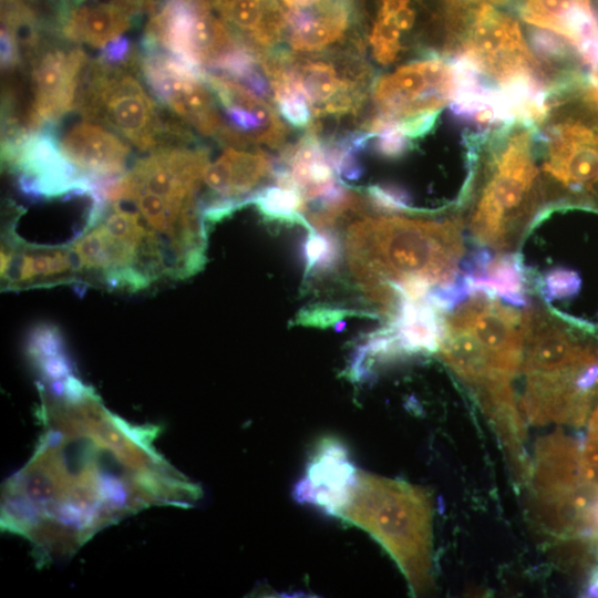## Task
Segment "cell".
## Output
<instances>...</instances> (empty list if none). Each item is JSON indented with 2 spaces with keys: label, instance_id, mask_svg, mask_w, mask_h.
<instances>
[{
  "label": "cell",
  "instance_id": "cell-13",
  "mask_svg": "<svg viewBox=\"0 0 598 598\" xmlns=\"http://www.w3.org/2000/svg\"><path fill=\"white\" fill-rule=\"evenodd\" d=\"M203 81L224 106L229 127L239 138L240 147L249 142L278 144L285 127L270 106L259 95L230 78L205 71Z\"/></svg>",
  "mask_w": 598,
  "mask_h": 598
},
{
  "label": "cell",
  "instance_id": "cell-14",
  "mask_svg": "<svg viewBox=\"0 0 598 598\" xmlns=\"http://www.w3.org/2000/svg\"><path fill=\"white\" fill-rule=\"evenodd\" d=\"M59 144L64 156L81 174L94 178L122 176L131 154V147L123 138L91 121L73 125Z\"/></svg>",
  "mask_w": 598,
  "mask_h": 598
},
{
  "label": "cell",
  "instance_id": "cell-5",
  "mask_svg": "<svg viewBox=\"0 0 598 598\" xmlns=\"http://www.w3.org/2000/svg\"><path fill=\"white\" fill-rule=\"evenodd\" d=\"M542 144L549 202L598 213V106L575 97L551 118Z\"/></svg>",
  "mask_w": 598,
  "mask_h": 598
},
{
  "label": "cell",
  "instance_id": "cell-15",
  "mask_svg": "<svg viewBox=\"0 0 598 598\" xmlns=\"http://www.w3.org/2000/svg\"><path fill=\"white\" fill-rule=\"evenodd\" d=\"M69 0L58 32L68 41L105 47L130 28L134 18L145 11V0H109L81 4Z\"/></svg>",
  "mask_w": 598,
  "mask_h": 598
},
{
  "label": "cell",
  "instance_id": "cell-26",
  "mask_svg": "<svg viewBox=\"0 0 598 598\" xmlns=\"http://www.w3.org/2000/svg\"><path fill=\"white\" fill-rule=\"evenodd\" d=\"M92 445L93 443L89 439H79L66 444L64 455L69 472L75 474L83 468L92 451Z\"/></svg>",
  "mask_w": 598,
  "mask_h": 598
},
{
  "label": "cell",
  "instance_id": "cell-25",
  "mask_svg": "<svg viewBox=\"0 0 598 598\" xmlns=\"http://www.w3.org/2000/svg\"><path fill=\"white\" fill-rule=\"evenodd\" d=\"M580 287V279L575 271L557 269L550 272L545 282V293L549 299L574 295Z\"/></svg>",
  "mask_w": 598,
  "mask_h": 598
},
{
  "label": "cell",
  "instance_id": "cell-18",
  "mask_svg": "<svg viewBox=\"0 0 598 598\" xmlns=\"http://www.w3.org/2000/svg\"><path fill=\"white\" fill-rule=\"evenodd\" d=\"M346 0H324L286 13L290 45L298 51L321 50L340 39L349 23Z\"/></svg>",
  "mask_w": 598,
  "mask_h": 598
},
{
  "label": "cell",
  "instance_id": "cell-24",
  "mask_svg": "<svg viewBox=\"0 0 598 598\" xmlns=\"http://www.w3.org/2000/svg\"><path fill=\"white\" fill-rule=\"evenodd\" d=\"M372 204L382 210H399L410 206L409 194L395 185H373L368 188Z\"/></svg>",
  "mask_w": 598,
  "mask_h": 598
},
{
  "label": "cell",
  "instance_id": "cell-33",
  "mask_svg": "<svg viewBox=\"0 0 598 598\" xmlns=\"http://www.w3.org/2000/svg\"><path fill=\"white\" fill-rule=\"evenodd\" d=\"M481 1L487 2V3H503L506 0H481Z\"/></svg>",
  "mask_w": 598,
  "mask_h": 598
},
{
  "label": "cell",
  "instance_id": "cell-23",
  "mask_svg": "<svg viewBox=\"0 0 598 598\" xmlns=\"http://www.w3.org/2000/svg\"><path fill=\"white\" fill-rule=\"evenodd\" d=\"M580 454L585 480L598 496V422L595 420H589V427Z\"/></svg>",
  "mask_w": 598,
  "mask_h": 598
},
{
  "label": "cell",
  "instance_id": "cell-28",
  "mask_svg": "<svg viewBox=\"0 0 598 598\" xmlns=\"http://www.w3.org/2000/svg\"><path fill=\"white\" fill-rule=\"evenodd\" d=\"M27 493L33 501H44L52 496L53 487L51 482L45 476L34 474L28 480Z\"/></svg>",
  "mask_w": 598,
  "mask_h": 598
},
{
  "label": "cell",
  "instance_id": "cell-30",
  "mask_svg": "<svg viewBox=\"0 0 598 598\" xmlns=\"http://www.w3.org/2000/svg\"><path fill=\"white\" fill-rule=\"evenodd\" d=\"M290 10L292 9H306L316 6L324 0H280Z\"/></svg>",
  "mask_w": 598,
  "mask_h": 598
},
{
  "label": "cell",
  "instance_id": "cell-31",
  "mask_svg": "<svg viewBox=\"0 0 598 598\" xmlns=\"http://www.w3.org/2000/svg\"><path fill=\"white\" fill-rule=\"evenodd\" d=\"M590 592L598 595V569H596L590 579Z\"/></svg>",
  "mask_w": 598,
  "mask_h": 598
},
{
  "label": "cell",
  "instance_id": "cell-19",
  "mask_svg": "<svg viewBox=\"0 0 598 598\" xmlns=\"http://www.w3.org/2000/svg\"><path fill=\"white\" fill-rule=\"evenodd\" d=\"M224 19L255 43L270 45L286 24V14L271 0H208Z\"/></svg>",
  "mask_w": 598,
  "mask_h": 598
},
{
  "label": "cell",
  "instance_id": "cell-4",
  "mask_svg": "<svg viewBox=\"0 0 598 598\" xmlns=\"http://www.w3.org/2000/svg\"><path fill=\"white\" fill-rule=\"evenodd\" d=\"M533 142L529 131L515 132L485 167L470 227L480 244L497 251L512 250L537 213L539 177Z\"/></svg>",
  "mask_w": 598,
  "mask_h": 598
},
{
  "label": "cell",
  "instance_id": "cell-21",
  "mask_svg": "<svg viewBox=\"0 0 598 598\" xmlns=\"http://www.w3.org/2000/svg\"><path fill=\"white\" fill-rule=\"evenodd\" d=\"M341 258L339 239L330 230L308 231L303 247L306 274L332 270Z\"/></svg>",
  "mask_w": 598,
  "mask_h": 598
},
{
  "label": "cell",
  "instance_id": "cell-11",
  "mask_svg": "<svg viewBox=\"0 0 598 598\" xmlns=\"http://www.w3.org/2000/svg\"><path fill=\"white\" fill-rule=\"evenodd\" d=\"M357 481L358 471L342 443L323 439L313 451L305 475L296 484L293 497L338 517L349 503Z\"/></svg>",
  "mask_w": 598,
  "mask_h": 598
},
{
  "label": "cell",
  "instance_id": "cell-9",
  "mask_svg": "<svg viewBox=\"0 0 598 598\" xmlns=\"http://www.w3.org/2000/svg\"><path fill=\"white\" fill-rule=\"evenodd\" d=\"M31 102L25 112V132L53 126L74 110L78 90L86 66L80 47L41 41L29 54Z\"/></svg>",
  "mask_w": 598,
  "mask_h": 598
},
{
  "label": "cell",
  "instance_id": "cell-1",
  "mask_svg": "<svg viewBox=\"0 0 598 598\" xmlns=\"http://www.w3.org/2000/svg\"><path fill=\"white\" fill-rule=\"evenodd\" d=\"M457 218L378 216L350 226L346 249L352 276L365 289L380 283L419 281L433 289L460 276L464 252Z\"/></svg>",
  "mask_w": 598,
  "mask_h": 598
},
{
  "label": "cell",
  "instance_id": "cell-20",
  "mask_svg": "<svg viewBox=\"0 0 598 598\" xmlns=\"http://www.w3.org/2000/svg\"><path fill=\"white\" fill-rule=\"evenodd\" d=\"M249 203L255 204L266 219L301 225L308 231L312 229L301 215L306 210V202L292 189L279 185L266 187L250 195Z\"/></svg>",
  "mask_w": 598,
  "mask_h": 598
},
{
  "label": "cell",
  "instance_id": "cell-10",
  "mask_svg": "<svg viewBox=\"0 0 598 598\" xmlns=\"http://www.w3.org/2000/svg\"><path fill=\"white\" fill-rule=\"evenodd\" d=\"M453 90L452 61L437 56L410 62L381 76L374 86L379 118L401 123L440 113L451 100Z\"/></svg>",
  "mask_w": 598,
  "mask_h": 598
},
{
  "label": "cell",
  "instance_id": "cell-27",
  "mask_svg": "<svg viewBox=\"0 0 598 598\" xmlns=\"http://www.w3.org/2000/svg\"><path fill=\"white\" fill-rule=\"evenodd\" d=\"M130 43L124 37L110 41L102 50L100 59L110 64H120L130 58Z\"/></svg>",
  "mask_w": 598,
  "mask_h": 598
},
{
  "label": "cell",
  "instance_id": "cell-16",
  "mask_svg": "<svg viewBox=\"0 0 598 598\" xmlns=\"http://www.w3.org/2000/svg\"><path fill=\"white\" fill-rule=\"evenodd\" d=\"M283 69L306 96L313 114H343L361 100L360 82L343 76L333 63L307 60Z\"/></svg>",
  "mask_w": 598,
  "mask_h": 598
},
{
  "label": "cell",
  "instance_id": "cell-12",
  "mask_svg": "<svg viewBox=\"0 0 598 598\" xmlns=\"http://www.w3.org/2000/svg\"><path fill=\"white\" fill-rule=\"evenodd\" d=\"M279 186L297 192L305 202L320 208L342 200L348 190L338 184L327 146L315 135H306L272 165Z\"/></svg>",
  "mask_w": 598,
  "mask_h": 598
},
{
  "label": "cell",
  "instance_id": "cell-6",
  "mask_svg": "<svg viewBox=\"0 0 598 598\" xmlns=\"http://www.w3.org/2000/svg\"><path fill=\"white\" fill-rule=\"evenodd\" d=\"M530 471L540 525L563 540L588 538L590 509L597 496L585 480L576 442L561 432L544 437Z\"/></svg>",
  "mask_w": 598,
  "mask_h": 598
},
{
  "label": "cell",
  "instance_id": "cell-34",
  "mask_svg": "<svg viewBox=\"0 0 598 598\" xmlns=\"http://www.w3.org/2000/svg\"><path fill=\"white\" fill-rule=\"evenodd\" d=\"M525 1H527V0H525Z\"/></svg>",
  "mask_w": 598,
  "mask_h": 598
},
{
  "label": "cell",
  "instance_id": "cell-8",
  "mask_svg": "<svg viewBox=\"0 0 598 598\" xmlns=\"http://www.w3.org/2000/svg\"><path fill=\"white\" fill-rule=\"evenodd\" d=\"M140 72L154 95L182 120L207 136L223 141L229 126L220 121L215 102L199 72L163 50L142 44L133 51Z\"/></svg>",
  "mask_w": 598,
  "mask_h": 598
},
{
  "label": "cell",
  "instance_id": "cell-29",
  "mask_svg": "<svg viewBox=\"0 0 598 598\" xmlns=\"http://www.w3.org/2000/svg\"><path fill=\"white\" fill-rule=\"evenodd\" d=\"M99 463L105 472L112 475H120L123 472L121 463L109 451L101 452Z\"/></svg>",
  "mask_w": 598,
  "mask_h": 598
},
{
  "label": "cell",
  "instance_id": "cell-2",
  "mask_svg": "<svg viewBox=\"0 0 598 598\" xmlns=\"http://www.w3.org/2000/svg\"><path fill=\"white\" fill-rule=\"evenodd\" d=\"M369 533L395 560L411 592L432 586V501L403 481L358 471L353 494L338 515Z\"/></svg>",
  "mask_w": 598,
  "mask_h": 598
},
{
  "label": "cell",
  "instance_id": "cell-32",
  "mask_svg": "<svg viewBox=\"0 0 598 598\" xmlns=\"http://www.w3.org/2000/svg\"><path fill=\"white\" fill-rule=\"evenodd\" d=\"M591 420H595V421H598V403L596 405V408L594 409V411L591 412Z\"/></svg>",
  "mask_w": 598,
  "mask_h": 598
},
{
  "label": "cell",
  "instance_id": "cell-7",
  "mask_svg": "<svg viewBox=\"0 0 598 598\" xmlns=\"http://www.w3.org/2000/svg\"><path fill=\"white\" fill-rule=\"evenodd\" d=\"M458 55L475 68L483 82L501 91L530 79H546L519 23L487 2L474 11Z\"/></svg>",
  "mask_w": 598,
  "mask_h": 598
},
{
  "label": "cell",
  "instance_id": "cell-3",
  "mask_svg": "<svg viewBox=\"0 0 598 598\" xmlns=\"http://www.w3.org/2000/svg\"><path fill=\"white\" fill-rule=\"evenodd\" d=\"M133 52L120 64L102 59L85 66L75 110L86 120L111 128L141 151L181 146L189 133L168 117L142 85Z\"/></svg>",
  "mask_w": 598,
  "mask_h": 598
},
{
  "label": "cell",
  "instance_id": "cell-22",
  "mask_svg": "<svg viewBox=\"0 0 598 598\" xmlns=\"http://www.w3.org/2000/svg\"><path fill=\"white\" fill-rule=\"evenodd\" d=\"M592 0H527L523 18L534 27L557 32L566 16L581 4Z\"/></svg>",
  "mask_w": 598,
  "mask_h": 598
},
{
  "label": "cell",
  "instance_id": "cell-17",
  "mask_svg": "<svg viewBox=\"0 0 598 598\" xmlns=\"http://www.w3.org/2000/svg\"><path fill=\"white\" fill-rule=\"evenodd\" d=\"M271 172V162L261 152L228 147L214 163L208 164L203 182L218 196L215 200L245 205L250 197L245 196Z\"/></svg>",
  "mask_w": 598,
  "mask_h": 598
}]
</instances>
